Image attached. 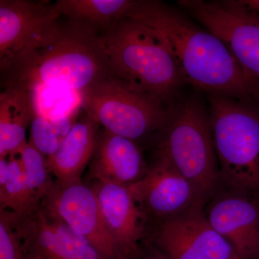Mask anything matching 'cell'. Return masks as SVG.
Listing matches in <instances>:
<instances>
[{"instance_id":"cell-1","label":"cell","mask_w":259,"mask_h":259,"mask_svg":"<svg viewBox=\"0 0 259 259\" xmlns=\"http://www.w3.org/2000/svg\"><path fill=\"white\" fill-rule=\"evenodd\" d=\"M125 17L149 29L166 46L185 83L212 96L259 103V83L212 32L161 2L135 1Z\"/></svg>"},{"instance_id":"cell-2","label":"cell","mask_w":259,"mask_h":259,"mask_svg":"<svg viewBox=\"0 0 259 259\" xmlns=\"http://www.w3.org/2000/svg\"><path fill=\"white\" fill-rule=\"evenodd\" d=\"M4 74L5 83L32 92L53 88L81 94L114 76L96 28L73 20L40 47L19 57Z\"/></svg>"},{"instance_id":"cell-3","label":"cell","mask_w":259,"mask_h":259,"mask_svg":"<svg viewBox=\"0 0 259 259\" xmlns=\"http://www.w3.org/2000/svg\"><path fill=\"white\" fill-rule=\"evenodd\" d=\"M100 39L114 76L165 105L176 101L183 78L171 53L151 30L125 17L104 30Z\"/></svg>"},{"instance_id":"cell-4","label":"cell","mask_w":259,"mask_h":259,"mask_svg":"<svg viewBox=\"0 0 259 259\" xmlns=\"http://www.w3.org/2000/svg\"><path fill=\"white\" fill-rule=\"evenodd\" d=\"M176 101L153 141L154 152L171 162L206 204L223 188L209 112L194 99Z\"/></svg>"},{"instance_id":"cell-5","label":"cell","mask_w":259,"mask_h":259,"mask_svg":"<svg viewBox=\"0 0 259 259\" xmlns=\"http://www.w3.org/2000/svg\"><path fill=\"white\" fill-rule=\"evenodd\" d=\"M209 112L223 187L259 193V103L212 96Z\"/></svg>"},{"instance_id":"cell-6","label":"cell","mask_w":259,"mask_h":259,"mask_svg":"<svg viewBox=\"0 0 259 259\" xmlns=\"http://www.w3.org/2000/svg\"><path fill=\"white\" fill-rule=\"evenodd\" d=\"M83 112L112 134L153 143L164 127L171 105L130 88L113 76L81 94Z\"/></svg>"},{"instance_id":"cell-7","label":"cell","mask_w":259,"mask_h":259,"mask_svg":"<svg viewBox=\"0 0 259 259\" xmlns=\"http://www.w3.org/2000/svg\"><path fill=\"white\" fill-rule=\"evenodd\" d=\"M60 12L49 1H0V66L4 73L17 59L59 31Z\"/></svg>"},{"instance_id":"cell-8","label":"cell","mask_w":259,"mask_h":259,"mask_svg":"<svg viewBox=\"0 0 259 259\" xmlns=\"http://www.w3.org/2000/svg\"><path fill=\"white\" fill-rule=\"evenodd\" d=\"M42 207L88 240L105 259H122L118 247L107 229L93 187L81 180L67 183L55 181L42 199Z\"/></svg>"},{"instance_id":"cell-9","label":"cell","mask_w":259,"mask_h":259,"mask_svg":"<svg viewBox=\"0 0 259 259\" xmlns=\"http://www.w3.org/2000/svg\"><path fill=\"white\" fill-rule=\"evenodd\" d=\"M204 207L156 222L148 241L167 259H241L209 224Z\"/></svg>"},{"instance_id":"cell-10","label":"cell","mask_w":259,"mask_h":259,"mask_svg":"<svg viewBox=\"0 0 259 259\" xmlns=\"http://www.w3.org/2000/svg\"><path fill=\"white\" fill-rule=\"evenodd\" d=\"M5 212L29 259H105L88 240L51 217L40 203L25 212Z\"/></svg>"},{"instance_id":"cell-11","label":"cell","mask_w":259,"mask_h":259,"mask_svg":"<svg viewBox=\"0 0 259 259\" xmlns=\"http://www.w3.org/2000/svg\"><path fill=\"white\" fill-rule=\"evenodd\" d=\"M147 173L127 186L148 220L159 222L205 204L193 185L165 156L153 152Z\"/></svg>"},{"instance_id":"cell-12","label":"cell","mask_w":259,"mask_h":259,"mask_svg":"<svg viewBox=\"0 0 259 259\" xmlns=\"http://www.w3.org/2000/svg\"><path fill=\"white\" fill-rule=\"evenodd\" d=\"M204 212L241 259H259V193L223 187L206 202Z\"/></svg>"},{"instance_id":"cell-13","label":"cell","mask_w":259,"mask_h":259,"mask_svg":"<svg viewBox=\"0 0 259 259\" xmlns=\"http://www.w3.org/2000/svg\"><path fill=\"white\" fill-rule=\"evenodd\" d=\"M201 25L227 46L250 77L259 83V23L232 11L222 2L179 1Z\"/></svg>"},{"instance_id":"cell-14","label":"cell","mask_w":259,"mask_h":259,"mask_svg":"<svg viewBox=\"0 0 259 259\" xmlns=\"http://www.w3.org/2000/svg\"><path fill=\"white\" fill-rule=\"evenodd\" d=\"M93 182L92 187L107 229L122 259H128L144 241L148 218L127 186L111 182Z\"/></svg>"},{"instance_id":"cell-15","label":"cell","mask_w":259,"mask_h":259,"mask_svg":"<svg viewBox=\"0 0 259 259\" xmlns=\"http://www.w3.org/2000/svg\"><path fill=\"white\" fill-rule=\"evenodd\" d=\"M148 169L141 144L105 129L100 131L89 167L90 180L128 186L144 178Z\"/></svg>"},{"instance_id":"cell-16","label":"cell","mask_w":259,"mask_h":259,"mask_svg":"<svg viewBox=\"0 0 259 259\" xmlns=\"http://www.w3.org/2000/svg\"><path fill=\"white\" fill-rule=\"evenodd\" d=\"M99 126L83 112L57 151L47 157L48 168L56 182L67 183L81 180L96 149Z\"/></svg>"},{"instance_id":"cell-17","label":"cell","mask_w":259,"mask_h":259,"mask_svg":"<svg viewBox=\"0 0 259 259\" xmlns=\"http://www.w3.org/2000/svg\"><path fill=\"white\" fill-rule=\"evenodd\" d=\"M32 92L5 83L0 95V158L17 156L27 144L26 130L34 110Z\"/></svg>"},{"instance_id":"cell-18","label":"cell","mask_w":259,"mask_h":259,"mask_svg":"<svg viewBox=\"0 0 259 259\" xmlns=\"http://www.w3.org/2000/svg\"><path fill=\"white\" fill-rule=\"evenodd\" d=\"M133 0H59L57 9L73 21L81 22L104 30L125 18Z\"/></svg>"},{"instance_id":"cell-19","label":"cell","mask_w":259,"mask_h":259,"mask_svg":"<svg viewBox=\"0 0 259 259\" xmlns=\"http://www.w3.org/2000/svg\"><path fill=\"white\" fill-rule=\"evenodd\" d=\"M9 177L4 187H0L1 209L22 213L40 203L27 182L20 157L9 156Z\"/></svg>"},{"instance_id":"cell-20","label":"cell","mask_w":259,"mask_h":259,"mask_svg":"<svg viewBox=\"0 0 259 259\" xmlns=\"http://www.w3.org/2000/svg\"><path fill=\"white\" fill-rule=\"evenodd\" d=\"M18 155L29 187L41 202L54 184L47 166V158L29 142Z\"/></svg>"},{"instance_id":"cell-21","label":"cell","mask_w":259,"mask_h":259,"mask_svg":"<svg viewBox=\"0 0 259 259\" xmlns=\"http://www.w3.org/2000/svg\"><path fill=\"white\" fill-rule=\"evenodd\" d=\"M30 134L28 142L46 158L54 154L62 141L50 117L35 111L30 122Z\"/></svg>"},{"instance_id":"cell-22","label":"cell","mask_w":259,"mask_h":259,"mask_svg":"<svg viewBox=\"0 0 259 259\" xmlns=\"http://www.w3.org/2000/svg\"><path fill=\"white\" fill-rule=\"evenodd\" d=\"M0 259H29L4 209L0 212Z\"/></svg>"},{"instance_id":"cell-23","label":"cell","mask_w":259,"mask_h":259,"mask_svg":"<svg viewBox=\"0 0 259 259\" xmlns=\"http://www.w3.org/2000/svg\"><path fill=\"white\" fill-rule=\"evenodd\" d=\"M221 2L232 11L259 23V0H229Z\"/></svg>"},{"instance_id":"cell-24","label":"cell","mask_w":259,"mask_h":259,"mask_svg":"<svg viewBox=\"0 0 259 259\" xmlns=\"http://www.w3.org/2000/svg\"><path fill=\"white\" fill-rule=\"evenodd\" d=\"M128 259H167L153 243L144 241L139 249Z\"/></svg>"}]
</instances>
